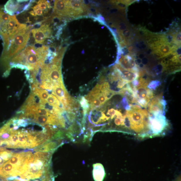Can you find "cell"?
Segmentation results:
<instances>
[{
	"label": "cell",
	"mask_w": 181,
	"mask_h": 181,
	"mask_svg": "<svg viewBox=\"0 0 181 181\" xmlns=\"http://www.w3.org/2000/svg\"><path fill=\"white\" fill-rule=\"evenodd\" d=\"M47 46L39 47L29 45L11 59V66L16 65L17 68L32 71L38 69L45 64L49 54Z\"/></svg>",
	"instance_id": "obj_1"
},
{
	"label": "cell",
	"mask_w": 181,
	"mask_h": 181,
	"mask_svg": "<svg viewBox=\"0 0 181 181\" xmlns=\"http://www.w3.org/2000/svg\"><path fill=\"white\" fill-rule=\"evenodd\" d=\"M35 157L31 151L15 153L0 167V178H12L21 176L28 170Z\"/></svg>",
	"instance_id": "obj_2"
},
{
	"label": "cell",
	"mask_w": 181,
	"mask_h": 181,
	"mask_svg": "<svg viewBox=\"0 0 181 181\" xmlns=\"http://www.w3.org/2000/svg\"><path fill=\"white\" fill-rule=\"evenodd\" d=\"M33 25L21 24L11 37L8 47L3 52L2 59L6 60L14 57L25 49L28 42Z\"/></svg>",
	"instance_id": "obj_3"
},
{
	"label": "cell",
	"mask_w": 181,
	"mask_h": 181,
	"mask_svg": "<svg viewBox=\"0 0 181 181\" xmlns=\"http://www.w3.org/2000/svg\"><path fill=\"white\" fill-rule=\"evenodd\" d=\"M126 115L128 117L130 128L137 133L142 131L145 127H148V113L145 110L140 108H131L127 110Z\"/></svg>",
	"instance_id": "obj_4"
},
{
	"label": "cell",
	"mask_w": 181,
	"mask_h": 181,
	"mask_svg": "<svg viewBox=\"0 0 181 181\" xmlns=\"http://www.w3.org/2000/svg\"><path fill=\"white\" fill-rule=\"evenodd\" d=\"M168 125V121L163 114H148V127L153 135H158L161 134Z\"/></svg>",
	"instance_id": "obj_5"
},
{
	"label": "cell",
	"mask_w": 181,
	"mask_h": 181,
	"mask_svg": "<svg viewBox=\"0 0 181 181\" xmlns=\"http://www.w3.org/2000/svg\"><path fill=\"white\" fill-rule=\"evenodd\" d=\"M35 24L38 25V27H33L31 31L34 39L35 43L42 45L46 39L49 37L51 30L49 25L46 24L45 20Z\"/></svg>",
	"instance_id": "obj_6"
},
{
	"label": "cell",
	"mask_w": 181,
	"mask_h": 181,
	"mask_svg": "<svg viewBox=\"0 0 181 181\" xmlns=\"http://www.w3.org/2000/svg\"><path fill=\"white\" fill-rule=\"evenodd\" d=\"M34 1H9L4 6L6 12L10 16L18 15L28 10Z\"/></svg>",
	"instance_id": "obj_7"
},
{
	"label": "cell",
	"mask_w": 181,
	"mask_h": 181,
	"mask_svg": "<svg viewBox=\"0 0 181 181\" xmlns=\"http://www.w3.org/2000/svg\"><path fill=\"white\" fill-rule=\"evenodd\" d=\"M118 61L121 66L125 69L138 73L140 71V69L136 64L134 57L131 53L124 56H123Z\"/></svg>",
	"instance_id": "obj_8"
},
{
	"label": "cell",
	"mask_w": 181,
	"mask_h": 181,
	"mask_svg": "<svg viewBox=\"0 0 181 181\" xmlns=\"http://www.w3.org/2000/svg\"><path fill=\"white\" fill-rule=\"evenodd\" d=\"M133 95L136 99H145L148 102L150 99L153 98V93L152 90L146 87H140L138 88L133 87Z\"/></svg>",
	"instance_id": "obj_9"
},
{
	"label": "cell",
	"mask_w": 181,
	"mask_h": 181,
	"mask_svg": "<svg viewBox=\"0 0 181 181\" xmlns=\"http://www.w3.org/2000/svg\"><path fill=\"white\" fill-rule=\"evenodd\" d=\"M115 68L119 72L121 77L122 79L129 83L132 82L139 78V73L125 69L119 64L116 65Z\"/></svg>",
	"instance_id": "obj_10"
},
{
	"label": "cell",
	"mask_w": 181,
	"mask_h": 181,
	"mask_svg": "<svg viewBox=\"0 0 181 181\" xmlns=\"http://www.w3.org/2000/svg\"><path fill=\"white\" fill-rule=\"evenodd\" d=\"M52 86L53 93L57 96L60 101L70 96L64 87L63 82L53 83Z\"/></svg>",
	"instance_id": "obj_11"
},
{
	"label": "cell",
	"mask_w": 181,
	"mask_h": 181,
	"mask_svg": "<svg viewBox=\"0 0 181 181\" xmlns=\"http://www.w3.org/2000/svg\"><path fill=\"white\" fill-rule=\"evenodd\" d=\"M93 175L95 181H103L105 173L103 165L100 163L93 164Z\"/></svg>",
	"instance_id": "obj_12"
},
{
	"label": "cell",
	"mask_w": 181,
	"mask_h": 181,
	"mask_svg": "<svg viewBox=\"0 0 181 181\" xmlns=\"http://www.w3.org/2000/svg\"><path fill=\"white\" fill-rule=\"evenodd\" d=\"M14 153L8 150L0 151V167L8 161Z\"/></svg>",
	"instance_id": "obj_13"
},
{
	"label": "cell",
	"mask_w": 181,
	"mask_h": 181,
	"mask_svg": "<svg viewBox=\"0 0 181 181\" xmlns=\"http://www.w3.org/2000/svg\"><path fill=\"white\" fill-rule=\"evenodd\" d=\"M37 4H38L39 8L45 13L46 12H47V8H50V4L47 1H39L37 2Z\"/></svg>",
	"instance_id": "obj_14"
},
{
	"label": "cell",
	"mask_w": 181,
	"mask_h": 181,
	"mask_svg": "<svg viewBox=\"0 0 181 181\" xmlns=\"http://www.w3.org/2000/svg\"><path fill=\"white\" fill-rule=\"evenodd\" d=\"M161 84V82L158 80H153L148 83L147 88L151 90H155Z\"/></svg>",
	"instance_id": "obj_15"
},
{
	"label": "cell",
	"mask_w": 181,
	"mask_h": 181,
	"mask_svg": "<svg viewBox=\"0 0 181 181\" xmlns=\"http://www.w3.org/2000/svg\"><path fill=\"white\" fill-rule=\"evenodd\" d=\"M90 110H91L93 109L99 107L102 105L100 101L98 98H96L93 100L90 103Z\"/></svg>",
	"instance_id": "obj_16"
},
{
	"label": "cell",
	"mask_w": 181,
	"mask_h": 181,
	"mask_svg": "<svg viewBox=\"0 0 181 181\" xmlns=\"http://www.w3.org/2000/svg\"><path fill=\"white\" fill-rule=\"evenodd\" d=\"M103 93L105 95L107 100L112 98L115 95L117 94V92L110 89L105 90Z\"/></svg>",
	"instance_id": "obj_17"
},
{
	"label": "cell",
	"mask_w": 181,
	"mask_h": 181,
	"mask_svg": "<svg viewBox=\"0 0 181 181\" xmlns=\"http://www.w3.org/2000/svg\"><path fill=\"white\" fill-rule=\"evenodd\" d=\"M121 105L123 108L127 110H131V107L129 105V101L125 96L122 98V101L121 102Z\"/></svg>",
	"instance_id": "obj_18"
},
{
	"label": "cell",
	"mask_w": 181,
	"mask_h": 181,
	"mask_svg": "<svg viewBox=\"0 0 181 181\" xmlns=\"http://www.w3.org/2000/svg\"><path fill=\"white\" fill-rule=\"evenodd\" d=\"M32 8L33 9V11L35 13L36 16H42L45 14V13L39 8V6L37 4H36V5L33 7Z\"/></svg>",
	"instance_id": "obj_19"
},
{
	"label": "cell",
	"mask_w": 181,
	"mask_h": 181,
	"mask_svg": "<svg viewBox=\"0 0 181 181\" xmlns=\"http://www.w3.org/2000/svg\"><path fill=\"white\" fill-rule=\"evenodd\" d=\"M128 83V82L122 79V78L120 79L119 80H118L117 83V88L118 89H122Z\"/></svg>",
	"instance_id": "obj_20"
},
{
	"label": "cell",
	"mask_w": 181,
	"mask_h": 181,
	"mask_svg": "<svg viewBox=\"0 0 181 181\" xmlns=\"http://www.w3.org/2000/svg\"><path fill=\"white\" fill-rule=\"evenodd\" d=\"M110 85L107 82H105L100 84V90L101 93H103L105 90H107L110 89Z\"/></svg>",
	"instance_id": "obj_21"
},
{
	"label": "cell",
	"mask_w": 181,
	"mask_h": 181,
	"mask_svg": "<svg viewBox=\"0 0 181 181\" xmlns=\"http://www.w3.org/2000/svg\"><path fill=\"white\" fill-rule=\"evenodd\" d=\"M116 112V110L113 108H111L108 110L107 115H110L111 119H112L115 117Z\"/></svg>",
	"instance_id": "obj_22"
},
{
	"label": "cell",
	"mask_w": 181,
	"mask_h": 181,
	"mask_svg": "<svg viewBox=\"0 0 181 181\" xmlns=\"http://www.w3.org/2000/svg\"><path fill=\"white\" fill-rule=\"evenodd\" d=\"M98 98L100 101L102 105L105 104L106 101H107V100L105 95H104L103 93H101L99 95Z\"/></svg>",
	"instance_id": "obj_23"
},
{
	"label": "cell",
	"mask_w": 181,
	"mask_h": 181,
	"mask_svg": "<svg viewBox=\"0 0 181 181\" xmlns=\"http://www.w3.org/2000/svg\"><path fill=\"white\" fill-rule=\"evenodd\" d=\"M52 176H48V177L47 176V177H46V178H45L44 179H43L42 180H41V181H52ZM13 181H23L22 180L21 181L20 180H15ZM24 181H25V180H24ZM26 181H28L27 180ZM34 181H40L39 180H34Z\"/></svg>",
	"instance_id": "obj_24"
},
{
	"label": "cell",
	"mask_w": 181,
	"mask_h": 181,
	"mask_svg": "<svg viewBox=\"0 0 181 181\" xmlns=\"http://www.w3.org/2000/svg\"></svg>",
	"instance_id": "obj_25"
}]
</instances>
